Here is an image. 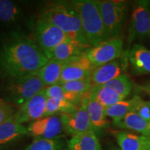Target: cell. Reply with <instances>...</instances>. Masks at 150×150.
<instances>
[{
    "label": "cell",
    "mask_w": 150,
    "mask_h": 150,
    "mask_svg": "<svg viewBox=\"0 0 150 150\" xmlns=\"http://www.w3.org/2000/svg\"><path fill=\"white\" fill-rule=\"evenodd\" d=\"M49 59L36 41L20 32L0 38V78L34 74Z\"/></svg>",
    "instance_id": "6da1fadb"
},
{
    "label": "cell",
    "mask_w": 150,
    "mask_h": 150,
    "mask_svg": "<svg viewBox=\"0 0 150 150\" xmlns=\"http://www.w3.org/2000/svg\"><path fill=\"white\" fill-rule=\"evenodd\" d=\"M41 18L59 27L70 40L77 43L86 50L91 48L79 16L71 2L57 1L51 4L43 11Z\"/></svg>",
    "instance_id": "7a4b0ae2"
},
{
    "label": "cell",
    "mask_w": 150,
    "mask_h": 150,
    "mask_svg": "<svg viewBox=\"0 0 150 150\" xmlns=\"http://www.w3.org/2000/svg\"><path fill=\"white\" fill-rule=\"evenodd\" d=\"M46 88L35 74L4 79L0 97L14 107L20 108Z\"/></svg>",
    "instance_id": "3957f363"
},
{
    "label": "cell",
    "mask_w": 150,
    "mask_h": 150,
    "mask_svg": "<svg viewBox=\"0 0 150 150\" xmlns=\"http://www.w3.org/2000/svg\"><path fill=\"white\" fill-rule=\"evenodd\" d=\"M71 4L79 16L91 47L109 40L96 1L76 0L71 1Z\"/></svg>",
    "instance_id": "277c9868"
},
{
    "label": "cell",
    "mask_w": 150,
    "mask_h": 150,
    "mask_svg": "<svg viewBox=\"0 0 150 150\" xmlns=\"http://www.w3.org/2000/svg\"><path fill=\"white\" fill-rule=\"evenodd\" d=\"M109 38H119L127 22L128 4L125 1H95Z\"/></svg>",
    "instance_id": "5b68a950"
},
{
    "label": "cell",
    "mask_w": 150,
    "mask_h": 150,
    "mask_svg": "<svg viewBox=\"0 0 150 150\" xmlns=\"http://www.w3.org/2000/svg\"><path fill=\"white\" fill-rule=\"evenodd\" d=\"M150 38V1L139 0L135 2L128 24L127 42Z\"/></svg>",
    "instance_id": "8992f818"
},
{
    "label": "cell",
    "mask_w": 150,
    "mask_h": 150,
    "mask_svg": "<svg viewBox=\"0 0 150 150\" xmlns=\"http://www.w3.org/2000/svg\"><path fill=\"white\" fill-rule=\"evenodd\" d=\"M25 8L20 3L0 0V38L20 32V25L26 21Z\"/></svg>",
    "instance_id": "52a82bcc"
},
{
    "label": "cell",
    "mask_w": 150,
    "mask_h": 150,
    "mask_svg": "<svg viewBox=\"0 0 150 150\" xmlns=\"http://www.w3.org/2000/svg\"><path fill=\"white\" fill-rule=\"evenodd\" d=\"M125 53L124 42L120 37L110 38L85 52L86 56L95 67L119 59Z\"/></svg>",
    "instance_id": "ba28073f"
},
{
    "label": "cell",
    "mask_w": 150,
    "mask_h": 150,
    "mask_svg": "<svg viewBox=\"0 0 150 150\" xmlns=\"http://www.w3.org/2000/svg\"><path fill=\"white\" fill-rule=\"evenodd\" d=\"M87 96L74 110L60 114L64 131L72 136L88 131H95L87 110Z\"/></svg>",
    "instance_id": "9c48e42d"
},
{
    "label": "cell",
    "mask_w": 150,
    "mask_h": 150,
    "mask_svg": "<svg viewBox=\"0 0 150 150\" xmlns=\"http://www.w3.org/2000/svg\"><path fill=\"white\" fill-rule=\"evenodd\" d=\"M36 42L45 54L48 53L61 42L69 40L62 30L51 22L40 18L35 24Z\"/></svg>",
    "instance_id": "30bf717a"
},
{
    "label": "cell",
    "mask_w": 150,
    "mask_h": 150,
    "mask_svg": "<svg viewBox=\"0 0 150 150\" xmlns=\"http://www.w3.org/2000/svg\"><path fill=\"white\" fill-rule=\"evenodd\" d=\"M27 129L30 136L42 139H54L62 137L61 134L64 131L60 115L47 116L33 122L29 124Z\"/></svg>",
    "instance_id": "8fae6325"
},
{
    "label": "cell",
    "mask_w": 150,
    "mask_h": 150,
    "mask_svg": "<svg viewBox=\"0 0 150 150\" xmlns=\"http://www.w3.org/2000/svg\"><path fill=\"white\" fill-rule=\"evenodd\" d=\"M128 63L127 53L125 52L119 59L95 67L91 76L93 86L104 85L117 76L124 74L127 70Z\"/></svg>",
    "instance_id": "7c38bea8"
},
{
    "label": "cell",
    "mask_w": 150,
    "mask_h": 150,
    "mask_svg": "<svg viewBox=\"0 0 150 150\" xmlns=\"http://www.w3.org/2000/svg\"><path fill=\"white\" fill-rule=\"evenodd\" d=\"M47 99L43 90L18 108L13 115L14 117L22 125L29 122H33L45 117Z\"/></svg>",
    "instance_id": "4fadbf2b"
},
{
    "label": "cell",
    "mask_w": 150,
    "mask_h": 150,
    "mask_svg": "<svg viewBox=\"0 0 150 150\" xmlns=\"http://www.w3.org/2000/svg\"><path fill=\"white\" fill-rule=\"evenodd\" d=\"M95 68L84 52L65 63L59 83L91 77Z\"/></svg>",
    "instance_id": "5bb4252c"
},
{
    "label": "cell",
    "mask_w": 150,
    "mask_h": 150,
    "mask_svg": "<svg viewBox=\"0 0 150 150\" xmlns=\"http://www.w3.org/2000/svg\"><path fill=\"white\" fill-rule=\"evenodd\" d=\"M27 127L16 120L14 116L0 124V150H6L23 137L28 136Z\"/></svg>",
    "instance_id": "9a60e30c"
},
{
    "label": "cell",
    "mask_w": 150,
    "mask_h": 150,
    "mask_svg": "<svg viewBox=\"0 0 150 150\" xmlns=\"http://www.w3.org/2000/svg\"><path fill=\"white\" fill-rule=\"evenodd\" d=\"M127 53L134 74H150L149 50L141 45L135 44Z\"/></svg>",
    "instance_id": "2e32d148"
},
{
    "label": "cell",
    "mask_w": 150,
    "mask_h": 150,
    "mask_svg": "<svg viewBox=\"0 0 150 150\" xmlns=\"http://www.w3.org/2000/svg\"><path fill=\"white\" fill-rule=\"evenodd\" d=\"M113 135L121 150H150L147 137L124 131H114Z\"/></svg>",
    "instance_id": "e0dca14e"
},
{
    "label": "cell",
    "mask_w": 150,
    "mask_h": 150,
    "mask_svg": "<svg viewBox=\"0 0 150 150\" xmlns=\"http://www.w3.org/2000/svg\"><path fill=\"white\" fill-rule=\"evenodd\" d=\"M86 50L77 43L70 40L61 42L45 55L49 60H55L66 63L75 57L81 55Z\"/></svg>",
    "instance_id": "ac0fdd59"
},
{
    "label": "cell",
    "mask_w": 150,
    "mask_h": 150,
    "mask_svg": "<svg viewBox=\"0 0 150 150\" xmlns=\"http://www.w3.org/2000/svg\"><path fill=\"white\" fill-rule=\"evenodd\" d=\"M87 110L93 128L96 133L108 127L105 107L90 92L87 96Z\"/></svg>",
    "instance_id": "d6986e66"
},
{
    "label": "cell",
    "mask_w": 150,
    "mask_h": 150,
    "mask_svg": "<svg viewBox=\"0 0 150 150\" xmlns=\"http://www.w3.org/2000/svg\"><path fill=\"white\" fill-rule=\"evenodd\" d=\"M113 125L120 129L134 131L144 136L150 135V122L143 119L136 112H130L121 119L113 121Z\"/></svg>",
    "instance_id": "ffe728a7"
},
{
    "label": "cell",
    "mask_w": 150,
    "mask_h": 150,
    "mask_svg": "<svg viewBox=\"0 0 150 150\" xmlns=\"http://www.w3.org/2000/svg\"><path fill=\"white\" fill-rule=\"evenodd\" d=\"M65 63L49 60L47 63L34 74L38 76L46 87L60 83L62 72Z\"/></svg>",
    "instance_id": "44dd1931"
},
{
    "label": "cell",
    "mask_w": 150,
    "mask_h": 150,
    "mask_svg": "<svg viewBox=\"0 0 150 150\" xmlns=\"http://www.w3.org/2000/svg\"><path fill=\"white\" fill-rule=\"evenodd\" d=\"M67 144L70 150H102L96 133L93 131L72 136Z\"/></svg>",
    "instance_id": "7402d4cb"
},
{
    "label": "cell",
    "mask_w": 150,
    "mask_h": 150,
    "mask_svg": "<svg viewBox=\"0 0 150 150\" xmlns=\"http://www.w3.org/2000/svg\"><path fill=\"white\" fill-rule=\"evenodd\" d=\"M140 98L141 97L138 95H135L132 99H128V100L125 99L117 104L105 108L106 116L111 117L113 121L121 119L129 112L134 111L135 107Z\"/></svg>",
    "instance_id": "603a6c76"
},
{
    "label": "cell",
    "mask_w": 150,
    "mask_h": 150,
    "mask_svg": "<svg viewBox=\"0 0 150 150\" xmlns=\"http://www.w3.org/2000/svg\"><path fill=\"white\" fill-rule=\"evenodd\" d=\"M91 93L105 108L125 100V99L120 96L113 90L104 85L93 86Z\"/></svg>",
    "instance_id": "cb8c5ba5"
},
{
    "label": "cell",
    "mask_w": 150,
    "mask_h": 150,
    "mask_svg": "<svg viewBox=\"0 0 150 150\" xmlns=\"http://www.w3.org/2000/svg\"><path fill=\"white\" fill-rule=\"evenodd\" d=\"M24 150H70L67 141L63 137L54 139L34 138Z\"/></svg>",
    "instance_id": "d4e9b609"
},
{
    "label": "cell",
    "mask_w": 150,
    "mask_h": 150,
    "mask_svg": "<svg viewBox=\"0 0 150 150\" xmlns=\"http://www.w3.org/2000/svg\"><path fill=\"white\" fill-rule=\"evenodd\" d=\"M44 93L45 94L47 98L64 99L73 103L77 106H79L83 99L86 96V95H78V94L70 93V92L65 91L62 87L61 84L60 83L46 87L44 89Z\"/></svg>",
    "instance_id": "484cf974"
},
{
    "label": "cell",
    "mask_w": 150,
    "mask_h": 150,
    "mask_svg": "<svg viewBox=\"0 0 150 150\" xmlns=\"http://www.w3.org/2000/svg\"><path fill=\"white\" fill-rule=\"evenodd\" d=\"M76 107L77 106L66 99L47 98L46 102L45 117L70 112Z\"/></svg>",
    "instance_id": "4316f807"
},
{
    "label": "cell",
    "mask_w": 150,
    "mask_h": 150,
    "mask_svg": "<svg viewBox=\"0 0 150 150\" xmlns=\"http://www.w3.org/2000/svg\"><path fill=\"white\" fill-rule=\"evenodd\" d=\"M104 86L113 90L120 96L125 99L131 93L134 88V82L128 75L124 74L104 84Z\"/></svg>",
    "instance_id": "83f0119b"
},
{
    "label": "cell",
    "mask_w": 150,
    "mask_h": 150,
    "mask_svg": "<svg viewBox=\"0 0 150 150\" xmlns=\"http://www.w3.org/2000/svg\"><path fill=\"white\" fill-rule=\"evenodd\" d=\"M61 86L65 91L81 95H87L89 94L93 87L91 77L65 82L61 83Z\"/></svg>",
    "instance_id": "f1b7e54d"
},
{
    "label": "cell",
    "mask_w": 150,
    "mask_h": 150,
    "mask_svg": "<svg viewBox=\"0 0 150 150\" xmlns=\"http://www.w3.org/2000/svg\"><path fill=\"white\" fill-rule=\"evenodd\" d=\"M134 112H136L145 120L150 122V106L147 102L144 101L142 98L138 101Z\"/></svg>",
    "instance_id": "f546056e"
},
{
    "label": "cell",
    "mask_w": 150,
    "mask_h": 150,
    "mask_svg": "<svg viewBox=\"0 0 150 150\" xmlns=\"http://www.w3.org/2000/svg\"><path fill=\"white\" fill-rule=\"evenodd\" d=\"M16 112L14 110V106L8 104L6 101L0 104V124L13 115Z\"/></svg>",
    "instance_id": "4dcf8cb0"
},
{
    "label": "cell",
    "mask_w": 150,
    "mask_h": 150,
    "mask_svg": "<svg viewBox=\"0 0 150 150\" xmlns=\"http://www.w3.org/2000/svg\"><path fill=\"white\" fill-rule=\"evenodd\" d=\"M140 88L145 92V93H147L148 95H150V81L144 84V85L140 86Z\"/></svg>",
    "instance_id": "1f68e13d"
},
{
    "label": "cell",
    "mask_w": 150,
    "mask_h": 150,
    "mask_svg": "<svg viewBox=\"0 0 150 150\" xmlns=\"http://www.w3.org/2000/svg\"><path fill=\"white\" fill-rule=\"evenodd\" d=\"M5 102L4 99H3L1 97H0V104H1V103H3V102Z\"/></svg>",
    "instance_id": "d6a6232c"
},
{
    "label": "cell",
    "mask_w": 150,
    "mask_h": 150,
    "mask_svg": "<svg viewBox=\"0 0 150 150\" xmlns=\"http://www.w3.org/2000/svg\"><path fill=\"white\" fill-rule=\"evenodd\" d=\"M146 137H147V138H148V139H149V142H150V135H149V136H146Z\"/></svg>",
    "instance_id": "836d02e7"
},
{
    "label": "cell",
    "mask_w": 150,
    "mask_h": 150,
    "mask_svg": "<svg viewBox=\"0 0 150 150\" xmlns=\"http://www.w3.org/2000/svg\"><path fill=\"white\" fill-rule=\"evenodd\" d=\"M148 102V104H149V105L150 106V102Z\"/></svg>",
    "instance_id": "e575fe53"
}]
</instances>
